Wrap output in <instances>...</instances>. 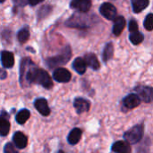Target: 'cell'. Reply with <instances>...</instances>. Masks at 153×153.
<instances>
[{
	"instance_id": "14",
	"label": "cell",
	"mask_w": 153,
	"mask_h": 153,
	"mask_svg": "<svg viewBox=\"0 0 153 153\" xmlns=\"http://www.w3.org/2000/svg\"><path fill=\"white\" fill-rule=\"evenodd\" d=\"M87 66V63L85 61V59H82V57H77L74 59V63H73V67L74 69L79 74H83L86 72V67Z\"/></svg>"
},
{
	"instance_id": "28",
	"label": "cell",
	"mask_w": 153,
	"mask_h": 153,
	"mask_svg": "<svg viewBox=\"0 0 153 153\" xmlns=\"http://www.w3.org/2000/svg\"><path fill=\"white\" fill-rule=\"evenodd\" d=\"M4 0H0V2H1V3H4Z\"/></svg>"
},
{
	"instance_id": "17",
	"label": "cell",
	"mask_w": 153,
	"mask_h": 153,
	"mask_svg": "<svg viewBox=\"0 0 153 153\" xmlns=\"http://www.w3.org/2000/svg\"><path fill=\"white\" fill-rule=\"evenodd\" d=\"M134 13H141L149 5V0H131Z\"/></svg>"
},
{
	"instance_id": "8",
	"label": "cell",
	"mask_w": 153,
	"mask_h": 153,
	"mask_svg": "<svg viewBox=\"0 0 153 153\" xmlns=\"http://www.w3.org/2000/svg\"><path fill=\"white\" fill-rule=\"evenodd\" d=\"M141 100H141V98L139 97L138 94H130V95L126 96L124 99L123 103L127 108L132 109V108H134L138 107L140 105Z\"/></svg>"
},
{
	"instance_id": "12",
	"label": "cell",
	"mask_w": 153,
	"mask_h": 153,
	"mask_svg": "<svg viewBox=\"0 0 153 153\" xmlns=\"http://www.w3.org/2000/svg\"><path fill=\"white\" fill-rule=\"evenodd\" d=\"M2 65L5 68H12L14 65V56L9 51H3L1 54Z\"/></svg>"
},
{
	"instance_id": "9",
	"label": "cell",
	"mask_w": 153,
	"mask_h": 153,
	"mask_svg": "<svg viewBox=\"0 0 153 153\" xmlns=\"http://www.w3.org/2000/svg\"><path fill=\"white\" fill-rule=\"evenodd\" d=\"M74 106L76 109V112L78 114H82V113H84V112H87L89 109H90V101L85 100V99H82V98H77L74 100Z\"/></svg>"
},
{
	"instance_id": "25",
	"label": "cell",
	"mask_w": 153,
	"mask_h": 153,
	"mask_svg": "<svg viewBox=\"0 0 153 153\" xmlns=\"http://www.w3.org/2000/svg\"><path fill=\"white\" fill-rule=\"evenodd\" d=\"M4 153H17V151L14 149V146H13L11 143H7L4 150Z\"/></svg>"
},
{
	"instance_id": "26",
	"label": "cell",
	"mask_w": 153,
	"mask_h": 153,
	"mask_svg": "<svg viewBox=\"0 0 153 153\" xmlns=\"http://www.w3.org/2000/svg\"><path fill=\"white\" fill-rule=\"evenodd\" d=\"M43 1H44V0H28V2L30 3V4H31V5H36V4H38L43 2Z\"/></svg>"
},
{
	"instance_id": "23",
	"label": "cell",
	"mask_w": 153,
	"mask_h": 153,
	"mask_svg": "<svg viewBox=\"0 0 153 153\" xmlns=\"http://www.w3.org/2000/svg\"><path fill=\"white\" fill-rule=\"evenodd\" d=\"M144 27L147 30H153V14L150 13L145 17L144 20Z\"/></svg>"
},
{
	"instance_id": "4",
	"label": "cell",
	"mask_w": 153,
	"mask_h": 153,
	"mask_svg": "<svg viewBox=\"0 0 153 153\" xmlns=\"http://www.w3.org/2000/svg\"><path fill=\"white\" fill-rule=\"evenodd\" d=\"M135 91L142 100L146 103L153 101V88L148 86H138L135 88Z\"/></svg>"
},
{
	"instance_id": "6",
	"label": "cell",
	"mask_w": 153,
	"mask_h": 153,
	"mask_svg": "<svg viewBox=\"0 0 153 153\" xmlns=\"http://www.w3.org/2000/svg\"><path fill=\"white\" fill-rule=\"evenodd\" d=\"M34 107L44 117H47L50 114V108L48 105V102L45 99H37L34 101Z\"/></svg>"
},
{
	"instance_id": "13",
	"label": "cell",
	"mask_w": 153,
	"mask_h": 153,
	"mask_svg": "<svg viewBox=\"0 0 153 153\" xmlns=\"http://www.w3.org/2000/svg\"><path fill=\"white\" fill-rule=\"evenodd\" d=\"M126 26V20L123 16H117L114 20L113 33L116 36H119Z\"/></svg>"
},
{
	"instance_id": "11",
	"label": "cell",
	"mask_w": 153,
	"mask_h": 153,
	"mask_svg": "<svg viewBox=\"0 0 153 153\" xmlns=\"http://www.w3.org/2000/svg\"><path fill=\"white\" fill-rule=\"evenodd\" d=\"M111 151L113 152L118 153H128L131 152V147L129 145L128 142H124V141H118L113 143L111 147Z\"/></svg>"
},
{
	"instance_id": "16",
	"label": "cell",
	"mask_w": 153,
	"mask_h": 153,
	"mask_svg": "<svg viewBox=\"0 0 153 153\" xmlns=\"http://www.w3.org/2000/svg\"><path fill=\"white\" fill-rule=\"evenodd\" d=\"M81 137H82V130L79 128H74L70 132V134L67 137V141L70 144L75 145L76 143H79Z\"/></svg>"
},
{
	"instance_id": "27",
	"label": "cell",
	"mask_w": 153,
	"mask_h": 153,
	"mask_svg": "<svg viewBox=\"0 0 153 153\" xmlns=\"http://www.w3.org/2000/svg\"><path fill=\"white\" fill-rule=\"evenodd\" d=\"M14 2L17 4H21V3H24V0H14Z\"/></svg>"
},
{
	"instance_id": "21",
	"label": "cell",
	"mask_w": 153,
	"mask_h": 153,
	"mask_svg": "<svg viewBox=\"0 0 153 153\" xmlns=\"http://www.w3.org/2000/svg\"><path fill=\"white\" fill-rule=\"evenodd\" d=\"M129 39H130L131 42L134 45H138V44H140V43L143 42L144 37H143V33H141L140 31L136 30V31H133V32L130 33Z\"/></svg>"
},
{
	"instance_id": "5",
	"label": "cell",
	"mask_w": 153,
	"mask_h": 153,
	"mask_svg": "<svg viewBox=\"0 0 153 153\" xmlns=\"http://www.w3.org/2000/svg\"><path fill=\"white\" fill-rule=\"evenodd\" d=\"M53 78L58 82H68L71 78V73L65 68H57L53 74Z\"/></svg>"
},
{
	"instance_id": "3",
	"label": "cell",
	"mask_w": 153,
	"mask_h": 153,
	"mask_svg": "<svg viewBox=\"0 0 153 153\" xmlns=\"http://www.w3.org/2000/svg\"><path fill=\"white\" fill-rule=\"evenodd\" d=\"M100 12L108 20H115L117 17V8L110 3H103L100 7Z\"/></svg>"
},
{
	"instance_id": "22",
	"label": "cell",
	"mask_w": 153,
	"mask_h": 153,
	"mask_svg": "<svg viewBox=\"0 0 153 153\" xmlns=\"http://www.w3.org/2000/svg\"><path fill=\"white\" fill-rule=\"evenodd\" d=\"M17 38L21 43L26 42L30 38V31H29L28 28H23V29L20 30L18 34H17Z\"/></svg>"
},
{
	"instance_id": "7",
	"label": "cell",
	"mask_w": 153,
	"mask_h": 153,
	"mask_svg": "<svg viewBox=\"0 0 153 153\" xmlns=\"http://www.w3.org/2000/svg\"><path fill=\"white\" fill-rule=\"evenodd\" d=\"M70 5L81 12H87L91 7V0H71Z\"/></svg>"
},
{
	"instance_id": "18",
	"label": "cell",
	"mask_w": 153,
	"mask_h": 153,
	"mask_svg": "<svg viewBox=\"0 0 153 153\" xmlns=\"http://www.w3.org/2000/svg\"><path fill=\"white\" fill-rule=\"evenodd\" d=\"M9 130H10V123L7 120V118L4 117V115L2 114L1 120H0V134L2 136H5L8 134Z\"/></svg>"
},
{
	"instance_id": "10",
	"label": "cell",
	"mask_w": 153,
	"mask_h": 153,
	"mask_svg": "<svg viewBox=\"0 0 153 153\" xmlns=\"http://www.w3.org/2000/svg\"><path fill=\"white\" fill-rule=\"evenodd\" d=\"M13 141L14 143L15 147L18 149H24L28 143L27 136L22 132H16L13 136Z\"/></svg>"
},
{
	"instance_id": "20",
	"label": "cell",
	"mask_w": 153,
	"mask_h": 153,
	"mask_svg": "<svg viewBox=\"0 0 153 153\" xmlns=\"http://www.w3.org/2000/svg\"><path fill=\"white\" fill-rule=\"evenodd\" d=\"M113 53H114V47L112 43H108L104 48L103 51V55H102V58L104 60V62L108 61L112 56H113Z\"/></svg>"
},
{
	"instance_id": "24",
	"label": "cell",
	"mask_w": 153,
	"mask_h": 153,
	"mask_svg": "<svg viewBox=\"0 0 153 153\" xmlns=\"http://www.w3.org/2000/svg\"><path fill=\"white\" fill-rule=\"evenodd\" d=\"M129 30H130V32L138 30V24H137L136 21H134V20L130 21V22H129Z\"/></svg>"
},
{
	"instance_id": "2",
	"label": "cell",
	"mask_w": 153,
	"mask_h": 153,
	"mask_svg": "<svg viewBox=\"0 0 153 153\" xmlns=\"http://www.w3.org/2000/svg\"><path fill=\"white\" fill-rule=\"evenodd\" d=\"M70 57H71V50H70V48L67 47L66 48L63 50V52L60 55L48 58L47 60V65L49 68H53L55 66H58V65L67 63Z\"/></svg>"
},
{
	"instance_id": "1",
	"label": "cell",
	"mask_w": 153,
	"mask_h": 153,
	"mask_svg": "<svg viewBox=\"0 0 153 153\" xmlns=\"http://www.w3.org/2000/svg\"><path fill=\"white\" fill-rule=\"evenodd\" d=\"M143 136V125H138V126L132 127L124 134V138L126 139V141L132 144H134L140 142Z\"/></svg>"
},
{
	"instance_id": "15",
	"label": "cell",
	"mask_w": 153,
	"mask_h": 153,
	"mask_svg": "<svg viewBox=\"0 0 153 153\" xmlns=\"http://www.w3.org/2000/svg\"><path fill=\"white\" fill-rule=\"evenodd\" d=\"M84 59L87 63V65H89L93 70H98L100 68V62L97 58V56L92 53H88L85 55Z\"/></svg>"
},
{
	"instance_id": "19",
	"label": "cell",
	"mask_w": 153,
	"mask_h": 153,
	"mask_svg": "<svg viewBox=\"0 0 153 153\" xmlns=\"http://www.w3.org/2000/svg\"><path fill=\"white\" fill-rule=\"evenodd\" d=\"M30 111L26 108H23L16 115V122L20 125H23L30 118Z\"/></svg>"
}]
</instances>
